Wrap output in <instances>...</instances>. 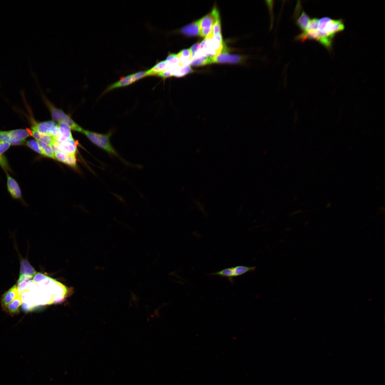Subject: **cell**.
<instances>
[{
  "label": "cell",
  "mask_w": 385,
  "mask_h": 385,
  "mask_svg": "<svg viewBox=\"0 0 385 385\" xmlns=\"http://www.w3.org/2000/svg\"><path fill=\"white\" fill-rule=\"evenodd\" d=\"M163 265L172 271L187 287L211 302L223 314L235 317L251 332L277 337L284 336L281 330L265 328L250 319L226 294L220 282L226 262H220L213 267L204 268L166 258Z\"/></svg>",
  "instance_id": "obj_1"
},
{
  "label": "cell",
  "mask_w": 385,
  "mask_h": 385,
  "mask_svg": "<svg viewBox=\"0 0 385 385\" xmlns=\"http://www.w3.org/2000/svg\"><path fill=\"white\" fill-rule=\"evenodd\" d=\"M91 205L102 225L104 237L108 241L118 246H130L146 261L163 265L166 257L125 221L114 217L93 200L91 201Z\"/></svg>",
  "instance_id": "obj_2"
},
{
  "label": "cell",
  "mask_w": 385,
  "mask_h": 385,
  "mask_svg": "<svg viewBox=\"0 0 385 385\" xmlns=\"http://www.w3.org/2000/svg\"><path fill=\"white\" fill-rule=\"evenodd\" d=\"M294 153L296 149L294 141L277 143L245 153L237 160L217 172L208 182L207 188L232 177L252 173Z\"/></svg>",
  "instance_id": "obj_3"
},
{
  "label": "cell",
  "mask_w": 385,
  "mask_h": 385,
  "mask_svg": "<svg viewBox=\"0 0 385 385\" xmlns=\"http://www.w3.org/2000/svg\"><path fill=\"white\" fill-rule=\"evenodd\" d=\"M67 253L82 268H98L111 278L118 269V253L108 243L93 242L78 246L68 245Z\"/></svg>",
  "instance_id": "obj_4"
},
{
  "label": "cell",
  "mask_w": 385,
  "mask_h": 385,
  "mask_svg": "<svg viewBox=\"0 0 385 385\" xmlns=\"http://www.w3.org/2000/svg\"><path fill=\"white\" fill-rule=\"evenodd\" d=\"M118 300L133 308L150 309L154 302L155 285L150 282L146 275L119 286L113 287L109 284Z\"/></svg>",
  "instance_id": "obj_5"
},
{
  "label": "cell",
  "mask_w": 385,
  "mask_h": 385,
  "mask_svg": "<svg viewBox=\"0 0 385 385\" xmlns=\"http://www.w3.org/2000/svg\"><path fill=\"white\" fill-rule=\"evenodd\" d=\"M116 250L118 269L111 278L112 286L119 287L145 275L141 257L133 247L128 245H119L117 246Z\"/></svg>",
  "instance_id": "obj_6"
},
{
  "label": "cell",
  "mask_w": 385,
  "mask_h": 385,
  "mask_svg": "<svg viewBox=\"0 0 385 385\" xmlns=\"http://www.w3.org/2000/svg\"><path fill=\"white\" fill-rule=\"evenodd\" d=\"M339 134L331 120L321 122L294 141L296 152L311 151L314 146L327 142Z\"/></svg>",
  "instance_id": "obj_7"
},
{
  "label": "cell",
  "mask_w": 385,
  "mask_h": 385,
  "mask_svg": "<svg viewBox=\"0 0 385 385\" xmlns=\"http://www.w3.org/2000/svg\"><path fill=\"white\" fill-rule=\"evenodd\" d=\"M19 270L31 278L50 282V279L57 274L61 268L58 259L36 258L16 262Z\"/></svg>",
  "instance_id": "obj_8"
},
{
  "label": "cell",
  "mask_w": 385,
  "mask_h": 385,
  "mask_svg": "<svg viewBox=\"0 0 385 385\" xmlns=\"http://www.w3.org/2000/svg\"><path fill=\"white\" fill-rule=\"evenodd\" d=\"M0 282L16 284L26 291L45 289L50 284L26 276L19 270L16 262H0Z\"/></svg>",
  "instance_id": "obj_9"
},
{
  "label": "cell",
  "mask_w": 385,
  "mask_h": 385,
  "mask_svg": "<svg viewBox=\"0 0 385 385\" xmlns=\"http://www.w3.org/2000/svg\"><path fill=\"white\" fill-rule=\"evenodd\" d=\"M384 144L385 138L378 130H362L358 128L353 130L350 135L346 153L364 154Z\"/></svg>",
  "instance_id": "obj_10"
},
{
  "label": "cell",
  "mask_w": 385,
  "mask_h": 385,
  "mask_svg": "<svg viewBox=\"0 0 385 385\" xmlns=\"http://www.w3.org/2000/svg\"><path fill=\"white\" fill-rule=\"evenodd\" d=\"M362 130L376 129L384 120V108L379 97L366 99L354 108Z\"/></svg>",
  "instance_id": "obj_11"
},
{
  "label": "cell",
  "mask_w": 385,
  "mask_h": 385,
  "mask_svg": "<svg viewBox=\"0 0 385 385\" xmlns=\"http://www.w3.org/2000/svg\"><path fill=\"white\" fill-rule=\"evenodd\" d=\"M14 355V372L18 385H43L39 373L32 361L16 346L11 344Z\"/></svg>",
  "instance_id": "obj_12"
},
{
  "label": "cell",
  "mask_w": 385,
  "mask_h": 385,
  "mask_svg": "<svg viewBox=\"0 0 385 385\" xmlns=\"http://www.w3.org/2000/svg\"><path fill=\"white\" fill-rule=\"evenodd\" d=\"M74 282L86 310L106 318H111L108 305L101 292L81 282Z\"/></svg>",
  "instance_id": "obj_13"
},
{
  "label": "cell",
  "mask_w": 385,
  "mask_h": 385,
  "mask_svg": "<svg viewBox=\"0 0 385 385\" xmlns=\"http://www.w3.org/2000/svg\"><path fill=\"white\" fill-rule=\"evenodd\" d=\"M331 121L339 133L361 129L360 123L354 108H338Z\"/></svg>",
  "instance_id": "obj_14"
},
{
  "label": "cell",
  "mask_w": 385,
  "mask_h": 385,
  "mask_svg": "<svg viewBox=\"0 0 385 385\" xmlns=\"http://www.w3.org/2000/svg\"><path fill=\"white\" fill-rule=\"evenodd\" d=\"M52 287L53 291L62 298L76 307L85 309L83 301L73 279H61L55 282Z\"/></svg>",
  "instance_id": "obj_15"
},
{
  "label": "cell",
  "mask_w": 385,
  "mask_h": 385,
  "mask_svg": "<svg viewBox=\"0 0 385 385\" xmlns=\"http://www.w3.org/2000/svg\"><path fill=\"white\" fill-rule=\"evenodd\" d=\"M111 280V277L102 270L81 267V275L78 282L101 292L109 284Z\"/></svg>",
  "instance_id": "obj_16"
},
{
  "label": "cell",
  "mask_w": 385,
  "mask_h": 385,
  "mask_svg": "<svg viewBox=\"0 0 385 385\" xmlns=\"http://www.w3.org/2000/svg\"><path fill=\"white\" fill-rule=\"evenodd\" d=\"M129 326L145 335H153V321L150 309L134 308L133 316Z\"/></svg>",
  "instance_id": "obj_17"
},
{
  "label": "cell",
  "mask_w": 385,
  "mask_h": 385,
  "mask_svg": "<svg viewBox=\"0 0 385 385\" xmlns=\"http://www.w3.org/2000/svg\"><path fill=\"white\" fill-rule=\"evenodd\" d=\"M0 332L11 344H16V342L22 343V339L13 315L5 309L0 310Z\"/></svg>",
  "instance_id": "obj_18"
},
{
  "label": "cell",
  "mask_w": 385,
  "mask_h": 385,
  "mask_svg": "<svg viewBox=\"0 0 385 385\" xmlns=\"http://www.w3.org/2000/svg\"><path fill=\"white\" fill-rule=\"evenodd\" d=\"M111 317L116 322L129 326L133 316L134 308L120 301L109 304Z\"/></svg>",
  "instance_id": "obj_19"
},
{
  "label": "cell",
  "mask_w": 385,
  "mask_h": 385,
  "mask_svg": "<svg viewBox=\"0 0 385 385\" xmlns=\"http://www.w3.org/2000/svg\"><path fill=\"white\" fill-rule=\"evenodd\" d=\"M361 63L371 70L385 72V46L366 54Z\"/></svg>",
  "instance_id": "obj_20"
},
{
  "label": "cell",
  "mask_w": 385,
  "mask_h": 385,
  "mask_svg": "<svg viewBox=\"0 0 385 385\" xmlns=\"http://www.w3.org/2000/svg\"><path fill=\"white\" fill-rule=\"evenodd\" d=\"M21 289L16 284L0 282V310L5 308L17 298Z\"/></svg>",
  "instance_id": "obj_21"
},
{
  "label": "cell",
  "mask_w": 385,
  "mask_h": 385,
  "mask_svg": "<svg viewBox=\"0 0 385 385\" xmlns=\"http://www.w3.org/2000/svg\"><path fill=\"white\" fill-rule=\"evenodd\" d=\"M379 98L381 99V101L382 103L383 108H384V114H383V118H384V115H385V91L381 95V96H379Z\"/></svg>",
  "instance_id": "obj_22"
},
{
  "label": "cell",
  "mask_w": 385,
  "mask_h": 385,
  "mask_svg": "<svg viewBox=\"0 0 385 385\" xmlns=\"http://www.w3.org/2000/svg\"><path fill=\"white\" fill-rule=\"evenodd\" d=\"M377 130L379 131H385V120L382 121V123L379 125Z\"/></svg>",
  "instance_id": "obj_23"
}]
</instances>
